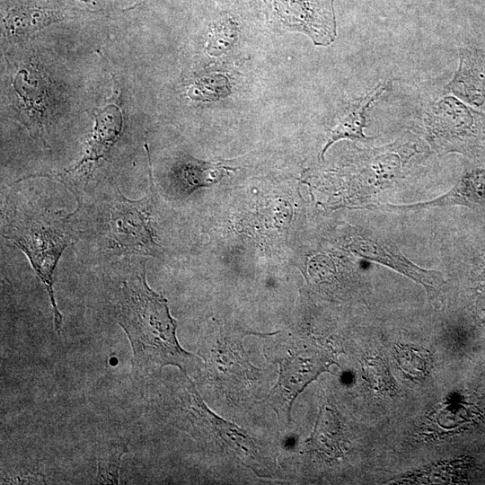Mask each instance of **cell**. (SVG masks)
Segmentation results:
<instances>
[{
    "label": "cell",
    "mask_w": 485,
    "mask_h": 485,
    "mask_svg": "<svg viewBox=\"0 0 485 485\" xmlns=\"http://www.w3.org/2000/svg\"><path fill=\"white\" fill-rule=\"evenodd\" d=\"M117 321L132 348V366L140 375L160 372L171 365L188 375L197 357L183 349L176 336V321L168 301L154 291L140 273L122 283L117 306Z\"/></svg>",
    "instance_id": "6da1fadb"
},
{
    "label": "cell",
    "mask_w": 485,
    "mask_h": 485,
    "mask_svg": "<svg viewBox=\"0 0 485 485\" xmlns=\"http://www.w3.org/2000/svg\"><path fill=\"white\" fill-rule=\"evenodd\" d=\"M3 236L25 253L44 284L52 307L55 329L60 333L62 314L56 304L53 274L59 258L71 242V235L60 223L48 221L42 216H29L13 218Z\"/></svg>",
    "instance_id": "7a4b0ae2"
},
{
    "label": "cell",
    "mask_w": 485,
    "mask_h": 485,
    "mask_svg": "<svg viewBox=\"0 0 485 485\" xmlns=\"http://www.w3.org/2000/svg\"><path fill=\"white\" fill-rule=\"evenodd\" d=\"M181 385L182 396L175 412L181 428L188 429L199 442L209 436L220 438L243 464L259 472L263 467V460L245 431L212 412L188 375H184Z\"/></svg>",
    "instance_id": "3957f363"
},
{
    "label": "cell",
    "mask_w": 485,
    "mask_h": 485,
    "mask_svg": "<svg viewBox=\"0 0 485 485\" xmlns=\"http://www.w3.org/2000/svg\"><path fill=\"white\" fill-rule=\"evenodd\" d=\"M292 344L285 356L277 359L279 364L278 378L269 394V400L281 409L288 420L296 397L336 363L331 348L322 343L306 340Z\"/></svg>",
    "instance_id": "277c9868"
},
{
    "label": "cell",
    "mask_w": 485,
    "mask_h": 485,
    "mask_svg": "<svg viewBox=\"0 0 485 485\" xmlns=\"http://www.w3.org/2000/svg\"><path fill=\"white\" fill-rule=\"evenodd\" d=\"M111 246L120 251L155 256L160 246L155 241L152 219V193L137 200L118 193L110 209Z\"/></svg>",
    "instance_id": "5b68a950"
},
{
    "label": "cell",
    "mask_w": 485,
    "mask_h": 485,
    "mask_svg": "<svg viewBox=\"0 0 485 485\" xmlns=\"http://www.w3.org/2000/svg\"><path fill=\"white\" fill-rule=\"evenodd\" d=\"M354 249L365 259L385 265L422 285L431 297L437 295L445 283L443 273L417 266L388 240L357 238Z\"/></svg>",
    "instance_id": "8992f818"
},
{
    "label": "cell",
    "mask_w": 485,
    "mask_h": 485,
    "mask_svg": "<svg viewBox=\"0 0 485 485\" xmlns=\"http://www.w3.org/2000/svg\"><path fill=\"white\" fill-rule=\"evenodd\" d=\"M122 126V114L115 105H109L101 112L95 114V126L85 151L77 163L70 167L66 172H75L85 163L104 158L118 141Z\"/></svg>",
    "instance_id": "52a82bcc"
},
{
    "label": "cell",
    "mask_w": 485,
    "mask_h": 485,
    "mask_svg": "<svg viewBox=\"0 0 485 485\" xmlns=\"http://www.w3.org/2000/svg\"><path fill=\"white\" fill-rule=\"evenodd\" d=\"M485 203V171H477L463 177L443 196L428 202L410 205H386V209L418 210L450 205L474 206Z\"/></svg>",
    "instance_id": "ba28073f"
},
{
    "label": "cell",
    "mask_w": 485,
    "mask_h": 485,
    "mask_svg": "<svg viewBox=\"0 0 485 485\" xmlns=\"http://www.w3.org/2000/svg\"><path fill=\"white\" fill-rule=\"evenodd\" d=\"M306 444L310 451L329 460L342 455L343 433L339 419L331 409L321 408L313 434Z\"/></svg>",
    "instance_id": "9c48e42d"
},
{
    "label": "cell",
    "mask_w": 485,
    "mask_h": 485,
    "mask_svg": "<svg viewBox=\"0 0 485 485\" xmlns=\"http://www.w3.org/2000/svg\"><path fill=\"white\" fill-rule=\"evenodd\" d=\"M228 170L234 169L220 163L204 162L187 155L176 165L173 177L180 189L190 193L220 181Z\"/></svg>",
    "instance_id": "30bf717a"
},
{
    "label": "cell",
    "mask_w": 485,
    "mask_h": 485,
    "mask_svg": "<svg viewBox=\"0 0 485 485\" xmlns=\"http://www.w3.org/2000/svg\"><path fill=\"white\" fill-rule=\"evenodd\" d=\"M384 91V85L379 84L370 93L362 99H359L340 118L338 124L331 130L327 144L322 149V157L326 150L334 142L341 138L350 139H366L363 134L365 126V112L370 103Z\"/></svg>",
    "instance_id": "8fae6325"
},
{
    "label": "cell",
    "mask_w": 485,
    "mask_h": 485,
    "mask_svg": "<svg viewBox=\"0 0 485 485\" xmlns=\"http://www.w3.org/2000/svg\"><path fill=\"white\" fill-rule=\"evenodd\" d=\"M58 20L60 15L56 12L23 5L10 9L4 18L10 34L33 31Z\"/></svg>",
    "instance_id": "7c38bea8"
},
{
    "label": "cell",
    "mask_w": 485,
    "mask_h": 485,
    "mask_svg": "<svg viewBox=\"0 0 485 485\" xmlns=\"http://www.w3.org/2000/svg\"><path fill=\"white\" fill-rule=\"evenodd\" d=\"M128 452V444L120 440L101 442L97 449V483L118 484L122 456Z\"/></svg>",
    "instance_id": "4fadbf2b"
},
{
    "label": "cell",
    "mask_w": 485,
    "mask_h": 485,
    "mask_svg": "<svg viewBox=\"0 0 485 485\" xmlns=\"http://www.w3.org/2000/svg\"><path fill=\"white\" fill-rule=\"evenodd\" d=\"M236 37V22L229 14L222 13L210 25L207 50L211 56H220L233 46Z\"/></svg>",
    "instance_id": "5bb4252c"
},
{
    "label": "cell",
    "mask_w": 485,
    "mask_h": 485,
    "mask_svg": "<svg viewBox=\"0 0 485 485\" xmlns=\"http://www.w3.org/2000/svg\"><path fill=\"white\" fill-rule=\"evenodd\" d=\"M230 92L228 78L224 75L214 74L195 82L188 94L196 101H214L226 97Z\"/></svg>",
    "instance_id": "9a60e30c"
}]
</instances>
